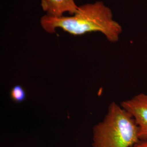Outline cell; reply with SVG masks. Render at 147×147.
Instances as JSON below:
<instances>
[{"label":"cell","mask_w":147,"mask_h":147,"mask_svg":"<svg viewBox=\"0 0 147 147\" xmlns=\"http://www.w3.org/2000/svg\"><path fill=\"white\" fill-rule=\"evenodd\" d=\"M40 24L49 33H54L58 28L74 36L100 32L112 42L119 40L122 32L121 25L113 20L111 10L101 1L79 7L71 16L53 18L44 16L40 19Z\"/></svg>","instance_id":"obj_1"},{"label":"cell","mask_w":147,"mask_h":147,"mask_svg":"<svg viewBox=\"0 0 147 147\" xmlns=\"http://www.w3.org/2000/svg\"><path fill=\"white\" fill-rule=\"evenodd\" d=\"M140 141L132 116L121 105H109L103 121L93 130V147H134Z\"/></svg>","instance_id":"obj_2"},{"label":"cell","mask_w":147,"mask_h":147,"mask_svg":"<svg viewBox=\"0 0 147 147\" xmlns=\"http://www.w3.org/2000/svg\"><path fill=\"white\" fill-rule=\"evenodd\" d=\"M121 106L134 118L138 127L140 141L147 140V94L140 93L123 101Z\"/></svg>","instance_id":"obj_3"},{"label":"cell","mask_w":147,"mask_h":147,"mask_svg":"<svg viewBox=\"0 0 147 147\" xmlns=\"http://www.w3.org/2000/svg\"><path fill=\"white\" fill-rule=\"evenodd\" d=\"M41 6L47 16L53 18L61 17L65 12L74 15L79 8L74 0H41Z\"/></svg>","instance_id":"obj_4"},{"label":"cell","mask_w":147,"mask_h":147,"mask_svg":"<svg viewBox=\"0 0 147 147\" xmlns=\"http://www.w3.org/2000/svg\"><path fill=\"white\" fill-rule=\"evenodd\" d=\"M11 99L16 102H21L25 100L26 93L25 89L20 85L15 86L11 91Z\"/></svg>","instance_id":"obj_5"},{"label":"cell","mask_w":147,"mask_h":147,"mask_svg":"<svg viewBox=\"0 0 147 147\" xmlns=\"http://www.w3.org/2000/svg\"><path fill=\"white\" fill-rule=\"evenodd\" d=\"M134 147H147V141H140L135 144Z\"/></svg>","instance_id":"obj_6"}]
</instances>
